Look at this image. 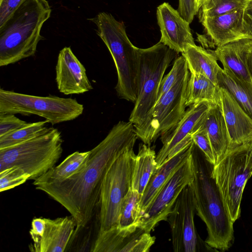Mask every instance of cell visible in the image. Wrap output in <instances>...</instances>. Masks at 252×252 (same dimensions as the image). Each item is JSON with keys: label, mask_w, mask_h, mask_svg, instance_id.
<instances>
[{"label": "cell", "mask_w": 252, "mask_h": 252, "mask_svg": "<svg viewBox=\"0 0 252 252\" xmlns=\"http://www.w3.org/2000/svg\"><path fill=\"white\" fill-rule=\"evenodd\" d=\"M138 138L133 124L119 121L90 151L85 166L61 182L36 187L63 206L76 222L73 236L91 220L99 204L104 177L115 160L133 148Z\"/></svg>", "instance_id": "obj_1"}, {"label": "cell", "mask_w": 252, "mask_h": 252, "mask_svg": "<svg viewBox=\"0 0 252 252\" xmlns=\"http://www.w3.org/2000/svg\"><path fill=\"white\" fill-rule=\"evenodd\" d=\"M191 160L192 188L196 213L206 224L205 243L215 251L224 252L233 245V222L227 213L219 188L212 174L214 165L194 144Z\"/></svg>", "instance_id": "obj_2"}, {"label": "cell", "mask_w": 252, "mask_h": 252, "mask_svg": "<svg viewBox=\"0 0 252 252\" xmlns=\"http://www.w3.org/2000/svg\"><path fill=\"white\" fill-rule=\"evenodd\" d=\"M51 8L46 0H27L0 27V66L34 55Z\"/></svg>", "instance_id": "obj_3"}, {"label": "cell", "mask_w": 252, "mask_h": 252, "mask_svg": "<svg viewBox=\"0 0 252 252\" xmlns=\"http://www.w3.org/2000/svg\"><path fill=\"white\" fill-rule=\"evenodd\" d=\"M109 50L117 72L115 89L119 97L135 103L138 94V49L129 40L126 27L109 13L100 12L90 19Z\"/></svg>", "instance_id": "obj_4"}, {"label": "cell", "mask_w": 252, "mask_h": 252, "mask_svg": "<svg viewBox=\"0 0 252 252\" xmlns=\"http://www.w3.org/2000/svg\"><path fill=\"white\" fill-rule=\"evenodd\" d=\"M61 133L49 127L42 134L29 140L0 149V171L17 166L35 180L55 166L63 153Z\"/></svg>", "instance_id": "obj_5"}, {"label": "cell", "mask_w": 252, "mask_h": 252, "mask_svg": "<svg viewBox=\"0 0 252 252\" xmlns=\"http://www.w3.org/2000/svg\"><path fill=\"white\" fill-rule=\"evenodd\" d=\"M212 174L234 223L240 217L243 191L252 176V139L228 148L214 165Z\"/></svg>", "instance_id": "obj_6"}, {"label": "cell", "mask_w": 252, "mask_h": 252, "mask_svg": "<svg viewBox=\"0 0 252 252\" xmlns=\"http://www.w3.org/2000/svg\"><path fill=\"white\" fill-rule=\"evenodd\" d=\"M178 53L159 41L138 49V94L129 121L140 125L156 103L164 74Z\"/></svg>", "instance_id": "obj_7"}, {"label": "cell", "mask_w": 252, "mask_h": 252, "mask_svg": "<svg viewBox=\"0 0 252 252\" xmlns=\"http://www.w3.org/2000/svg\"><path fill=\"white\" fill-rule=\"evenodd\" d=\"M83 105L75 98L40 96L0 89V113L35 115L54 125L73 120L82 114Z\"/></svg>", "instance_id": "obj_8"}, {"label": "cell", "mask_w": 252, "mask_h": 252, "mask_svg": "<svg viewBox=\"0 0 252 252\" xmlns=\"http://www.w3.org/2000/svg\"><path fill=\"white\" fill-rule=\"evenodd\" d=\"M190 72L187 73L156 102L143 122L134 126L138 138L148 146L172 130L186 112V90Z\"/></svg>", "instance_id": "obj_9"}, {"label": "cell", "mask_w": 252, "mask_h": 252, "mask_svg": "<svg viewBox=\"0 0 252 252\" xmlns=\"http://www.w3.org/2000/svg\"><path fill=\"white\" fill-rule=\"evenodd\" d=\"M135 155L133 148L120 156L107 171L101 187L98 232L118 225L123 199L131 188Z\"/></svg>", "instance_id": "obj_10"}, {"label": "cell", "mask_w": 252, "mask_h": 252, "mask_svg": "<svg viewBox=\"0 0 252 252\" xmlns=\"http://www.w3.org/2000/svg\"><path fill=\"white\" fill-rule=\"evenodd\" d=\"M195 213L193 192L190 184L179 195L167 220L170 227L174 252L215 251L198 235L194 223Z\"/></svg>", "instance_id": "obj_11"}, {"label": "cell", "mask_w": 252, "mask_h": 252, "mask_svg": "<svg viewBox=\"0 0 252 252\" xmlns=\"http://www.w3.org/2000/svg\"><path fill=\"white\" fill-rule=\"evenodd\" d=\"M193 180L191 155L143 213L140 226L146 231L151 232L159 222L167 220L179 195L186 186L192 183Z\"/></svg>", "instance_id": "obj_12"}, {"label": "cell", "mask_w": 252, "mask_h": 252, "mask_svg": "<svg viewBox=\"0 0 252 252\" xmlns=\"http://www.w3.org/2000/svg\"><path fill=\"white\" fill-rule=\"evenodd\" d=\"M151 232L140 226L121 228L118 226L98 232L93 252H147L155 242Z\"/></svg>", "instance_id": "obj_13"}, {"label": "cell", "mask_w": 252, "mask_h": 252, "mask_svg": "<svg viewBox=\"0 0 252 252\" xmlns=\"http://www.w3.org/2000/svg\"><path fill=\"white\" fill-rule=\"evenodd\" d=\"M157 18L160 42L178 53L184 52L188 45L195 44L189 23L169 3L163 2L157 7Z\"/></svg>", "instance_id": "obj_14"}, {"label": "cell", "mask_w": 252, "mask_h": 252, "mask_svg": "<svg viewBox=\"0 0 252 252\" xmlns=\"http://www.w3.org/2000/svg\"><path fill=\"white\" fill-rule=\"evenodd\" d=\"M56 81L58 90L65 95L81 94L93 89L84 66L68 47L58 55Z\"/></svg>", "instance_id": "obj_15"}, {"label": "cell", "mask_w": 252, "mask_h": 252, "mask_svg": "<svg viewBox=\"0 0 252 252\" xmlns=\"http://www.w3.org/2000/svg\"><path fill=\"white\" fill-rule=\"evenodd\" d=\"M220 105L228 131L229 148L252 139V119L223 88H220Z\"/></svg>", "instance_id": "obj_16"}, {"label": "cell", "mask_w": 252, "mask_h": 252, "mask_svg": "<svg viewBox=\"0 0 252 252\" xmlns=\"http://www.w3.org/2000/svg\"><path fill=\"white\" fill-rule=\"evenodd\" d=\"M244 10L239 9L200 21L207 35L215 46H222L246 38L243 32Z\"/></svg>", "instance_id": "obj_17"}, {"label": "cell", "mask_w": 252, "mask_h": 252, "mask_svg": "<svg viewBox=\"0 0 252 252\" xmlns=\"http://www.w3.org/2000/svg\"><path fill=\"white\" fill-rule=\"evenodd\" d=\"M213 104L204 101L189 106L175 127L161 138L162 146L156 156L157 168L165 161L174 148L192 134L196 125L208 112Z\"/></svg>", "instance_id": "obj_18"}, {"label": "cell", "mask_w": 252, "mask_h": 252, "mask_svg": "<svg viewBox=\"0 0 252 252\" xmlns=\"http://www.w3.org/2000/svg\"><path fill=\"white\" fill-rule=\"evenodd\" d=\"M45 229L41 239L37 244L29 246L30 251L35 252L65 251L76 227L75 219L71 216L53 220L45 218Z\"/></svg>", "instance_id": "obj_19"}, {"label": "cell", "mask_w": 252, "mask_h": 252, "mask_svg": "<svg viewBox=\"0 0 252 252\" xmlns=\"http://www.w3.org/2000/svg\"><path fill=\"white\" fill-rule=\"evenodd\" d=\"M252 49V40L242 38L217 47L211 50L223 68L231 71L238 79L252 84L247 68L248 56Z\"/></svg>", "instance_id": "obj_20"}, {"label": "cell", "mask_w": 252, "mask_h": 252, "mask_svg": "<svg viewBox=\"0 0 252 252\" xmlns=\"http://www.w3.org/2000/svg\"><path fill=\"white\" fill-rule=\"evenodd\" d=\"M194 144L192 142L185 147L153 173L141 197L140 206L142 215L175 172L191 156Z\"/></svg>", "instance_id": "obj_21"}, {"label": "cell", "mask_w": 252, "mask_h": 252, "mask_svg": "<svg viewBox=\"0 0 252 252\" xmlns=\"http://www.w3.org/2000/svg\"><path fill=\"white\" fill-rule=\"evenodd\" d=\"M197 129H202L207 134L216 163L229 148L230 144L228 131L220 104L212 105L196 125L193 132Z\"/></svg>", "instance_id": "obj_22"}, {"label": "cell", "mask_w": 252, "mask_h": 252, "mask_svg": "<svg viewBox=\"0 0 252 252\" xmlns=\"http://www.w3.org/2000/svg\"><path fill=\"white\" fill-rule=\"evenodd\" d=\"M182 55L185 58L190 73L203 75L218 85V74L221 67L210 50L196 44H189Z\"/></svg>", "instance_id": "obj_23"}, {"label": "cell", "mask_w": 252, "mask_h": 252, "mask_svg": "<svg viewBox=\"0 0 252 252\" xmlns=\"http://www.w3.org/2000/svg\"><path fill=\"white\" fill-rule=\"evenodd\" d=\"M90 151L75 152L67 157L59 165L54 166L44 175L34 180L36 187L40 185L61 182L82 170L89 158Z\"/></svg>", "instance_id": "obj_24"}, {"label": "cell", "mask_w": 252, "mask_h": 252, "mask_svg": "<svg viewBox=\"0 0 252 252\" xmlns=\"http://www.w3.org/2000/svg\"><path fill=\"white\" fill-rule=\"evenodd\" d=\"M156 154L145 144L139 147L135 155L133 169L131 188L142 196L153 174L157 168Z\"/></svg>", "instance_id": "obj_25"}, {"label": "cell", "mask_w": 252, "mask_h": 252, "mask_svg": "<svg viewBox=\"0 0 252 252\" xmlns=\"http://www.w3.org/2000/svg\"><path fill=\"white\" fill-rule=\"evenodd\" d=\"M220 101L219 86L203 75L190 73L186 90L187 107L204 101L219 104Z\"/></svg>", "instance_id": "obj_26"}, {"label": "cell", "mask_w": 252, "mask_h": 252, "mask_svg": "<svg viewBox=\"0 0 252 252\" xmlns=\"http://www.w3.org/2000/svg\"><path fill=\"white\" fill-rule=\"evenodd\" d=\"M217 79L218 86L226 90L252 119V84L241 81L230 70L221 68Z\"/></svg>", "instance_id": "obj_27"}, {"label": "cell", "mask_w": 252, "mask_h": 252, "mask_svg": "<svg viewBox=\"0 0 252 252\" xmlns=\"http://www.w3.org/2000/svg\"><path fill=\"white\" fill-rule=\"evenodd\" d=\"M141 197L137 191L130 188L122 203L118 227L126 228L140 226L142 216L140 206Z\"/></svg>", "instance_id": "obj_28"}, {"label": "cell", "mask_w": 252, "mask_h": 252, "mask_svg": "<svg viewBox=\"0 0 252 252\" xmlns=\"http://www.w3.org/2000/svg\"><path fill=\"white\" fill-rule=\"evenodd\" d=\"M48 122L30 123L28 125L12 132L0 137V149H4L29 140L46 132Z\"/></svg>", "instance_id": "obj_29"}, {"label": "cell", "mask_w": 252, "mask_h": 252, "mask_svg": "<svg viewBox=\"0 0 252 252\" xmlns=\"http://www.w3.org/2000/svg\"><path fill=\"white\" fill-rule=\"evenodd\" d=\"M251 0H209L199 10L200 21L204 18L217 16L245 8Z\"/></svg>", "instance_id": "obj_30"}, {"label": "cell", "mask_w": 252, "mask_h": 252, "mask_svg": "<svg viewBox=\"0 0 252 252\" xmlns=\"http://www.w3.org/2000/svg\"><path fill=\"white\" fill-rule=\"evenodd\" d=\"M189 72V71L184 57L182 55L178 57L174 60L171 69L163 77L161 82L157 100Z\"/></svg>", "instance_id": "obj_31"}, {"label": "cell", "mask_w": 252, "mask_h": 252, "mask_svg": "<svg viewBox=\"0 0 252 252\" xmlns=\"http://www.w3.org/2000/svg\"><path fill=\"white\" fill-rule=\"evenodd\" d=\"M29 175L17 166H12L0 171V191L12 189L25 183Z\"/></svg>", "instance_id": "obj_32"}, {"label": "cell", "mask_w": 252, "mask_h": 252, "mask_svg": "<svg viewBox=\"0 0 252 252\" xmlns=\"http://www.w3.org/2000/svg\"><path fill=\"white\" fill-rule=\"evenodd\" d=\"M191 135L194 144L202 152L207 160L215 165L216 160L212 147L205 131L202 129H197Z\"/></svg>", "instance_id": "obj_33"}, {"label": "cell", "mask_w": 252, "mask_h": 252, "mask_svg": "<svg viewBox=\"0 0 252 252\" xmlns=\"http://www.w3.org/2000/svg\"><path fill=\"white\" fill-rule=\"evenodd\" d=\"M30 123L22 120L10 113H0V137L28 125Z\"/></svg>", "instance_id": "obj_34"}, {"label": "cell", "mask_w": 252, "mask_h": 252, "mask_svg": "<svg viewBox=\"0 0 252 252\" xmlns=\"http://www.w3.org/2000/svg\"><path fill=\"white\" fill-rule=\"evenodd\" d=\"M27 0H0V27L12 16Z\"/></svg>", "instance_id": "obj_35"}, {"label": "cell", "mask_w": 252, "mask_h": 252, "mask_svg": "<svg viewBox=\"0 0 252 252\" xmlns=\"http://www.w3.org/2000/svg\"><path fill=\"white\" fill-rule=\"evenodd\" d=\"M177 11L186 21L190 24L199 11L196 0H179Z\"/></svg>", "instance_id": "obj_36"}, {"label": "cell", "mask_w": 252, "mask_h": 252, "mask_svg": "<svg viewBox=\"0 0 252 252\" xmlns=\"http://www.w3.org/2000/svg\"><path fill=\"white\" fill-rule=\"evenodd\" d=\"M45 225V218H36L32 220L30 230V234L33 241L32 244H37L40 241L44 232Z\"/></svg>", "instance_id": "obj_37"}, {"label": "cell", "mask_w": 252, "mask_h": 252, "mask_svg": "<svg viewBox=\"0 0 252 252\" xmlns=\"http://www.w3.org/2000/svg\"><path fill=\"white\" fill-rule=\"evenodd\" d=\"M243 32L246 38L252 40V0L244 10Z\"/></svg>", "instance_id": "obj_38"}, {"label": "cell", "mask_w": 252, "mask_h": 252, "mask_svg": "<svg viewBox=\"0 0 252 252\" xmlns=\"http://www.w3.org/2000/svg\"><path fill=\"white\" fill-rule=\"evenodd\" d=\"M247 64L249 74L252 80V49L248 56Z\"/></svg>", "instance_id": "obj_39"}, {"label": "cell", "mask_w": 252, "mask_h": 252, "mask_svg": "<svg viewBox=\"0 0 252 252\" xmlns=\"http://www.w3.org/2000/svg\"><path fill=\"white\" fill-rule=\"evenodd\" d=\"M209 0H196L198 9L199 10L200 7Z\"/></svg>", "instance_id": "obj_40"}]
</instances>
